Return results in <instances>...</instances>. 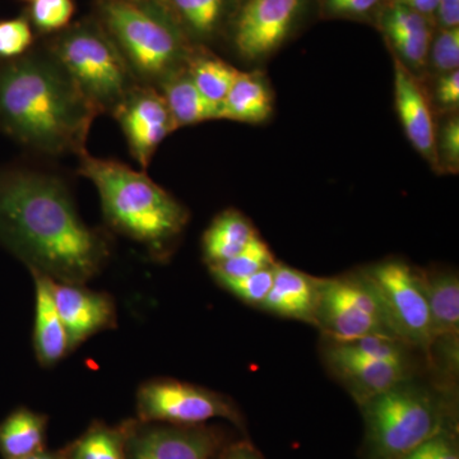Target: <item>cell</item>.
<instances>
[{
  "mask_svg": "<svg viewBox=\"0 0 459 459\" xmlns=\"http://www.w3.org/2000/svg\"><path fill=\"white\" fill-rule=\"evenodd\" d=\"M0 244L30 272L78 285L111 253L110 238L83 221L65 181L23 168L0 170Z\"/></svg>",
  "mask_w": 459,
  "mask_h": 459,
  "instance_id": "1",
  "label": "cell"
},
{
  "mask_svg": "<svg viewBox=\"0 0 459 459\" xmlns=\"http://www.w3.org/2000/svg\"><path fill=\"white\" fill-rule=\"evenodd\" d=\"M98 111L49 50L0 63V132L47 156H81Z\"/></svg>",
  "mask_w": 459,
  "mask_h": 459,
  "instance_id": "2",
  "label": "cell"
},
{
  "mask_svg": "<svg viewBox=\"0 0 459 459\" xmlns=\"http://www.w3.org/2000/svg\"><path fill=\"white\" fill-rule=\"evenodd\" d=\"M78 157V174L98 189L108 225L153 255H166L188 225V210L144 171L87 151Z\"/></svg>",
  "mask_w": 459,
  "mask_h": 459,
  "instance_id": "3",
  "label": "cell"
},
{
  "mask_svg": "<svg viewBox=\"0 0 459 459\" xmlns=\"http://www.w3.org/2000/svg\"><path fill=\"white\" fill-rule=\"evenodd\" d=\"M100 16L142 86L159 89L186 68L195 47L161 0H101Z\"/></svg>",
  "mask_w": 459,
  "mask_h": 459,
  "instance_id": "4",
  "label": "cell"
},
{
  "mask_svg": "<svg viewBox=\"0 0 459 459\" xmlns=\"http://www.w3.org/2000/svg\"><path fill=\"white\" fill-rule=\"evenodd\" d=\"M365 459H404L455 424V412L434 391L410 379L360 404Z\"/></svg>",
  "mask_w": 459,
  "mask_h": 459,
  "instance_id": "5",
  "label": "cell"
},
{
  "mask_svg": "<svg viewBox=\"0 0 459 459\" xmlns=\"http://www.w3.org/2000/svg\"><path fill=\"white\" fill-rule=\"evenodd\" d=\"M49 51L99 115L117 113L140 84L101 25L72 27Z\"/></svg>",
  "mask_w": 459,
  "mask_h": 459,
  "instance_id": "6",
  "label": "cell"
},
{
  "mask_svg": "<svg viewBox=\"0 0 459 459\" xmlns=\"http://www.w3.org/2000/svg\"><path fill=\"white\" fill-rule=\"evenodd\" d=\"M313 325L334 342H350L368 336L395 338L382 301L362 272L318 279Z\"/></svg>",
  "mask_w": 459,
  "mask_h": 459,
  "instance_id": "7",
  "label": "cell"
},
{
  "mask_svg": "<svg viewBox=\"0 0 459 459\" xmlns=\"http://www.w3.org/2000/svg\"><path fill=\"white\" fill-rule=\"evenodd\" d=\"M361 272L376 289L395 338L429 355L434 341L421 271L403 261L389 259Z\"/></svg>",
  "mask_w": 459,
  "mask_h": 459,
  "instance_id": "8",
  "label": "cell"
},
{
  "mask_svg": "<svg viewBox=\"0 0 459 459\" xmlns=\"http://www.w3.org/2000/svg\"><path fill=\"white\" fill-rule=\"evenodd\" d=\"M137 419L144 422L195 427L223 419L244 430V418L221 394L174 379H152L138 388Z\"/></svg>",
  "mask_w": 459,
  "mask_h": 459,
  "instance_id": "9",
  "label": "cell"
},
{
  "mask_svg": "<svg viewBox=\"0 0 459 459\" xmlns=\"http://www.w3.org/2000/svg\"><path fill=\"white\" fill-rule=\"evenodd\" d=\"M305 0H240L232 17V42L241 59L264 62L282 47L303 13Z\"/></svg>",
  "mask_w": 459,
  "mask_h": 459,
  "instance_id": "10",
  "label": "cell"
},
{
  "mask_svg": "<svg viewBox=\"0 0 459 459\" xmlns=\"http://www.w3.org/2000/svg\"><path fill=\"white\" fill-rule=\"evenodd\" d=\"M126 428V459H214L225 446L217 428L144 422L128 419Z\"/></svg>",
  "mask_w": 459,
  "mask_h": 459,
  "instance_id": "11",
  "label": "cell"
},
{
  "mask_svg": "<svg viewBox=\"0 0 459 459\" xmlns=\"http://www.w3.org/2000/svg\"><path fill=\"white\" fill-rule=\"evenodd\" d=\"M119 123L131 155L146 170L162 142L177 131L162 93L138 84L113 115Z\"/></svg>",
  "mask_w": 459,
  "mask_h": 459,
  "instance_id": "12",
  "label": "cell"
},
{
  "mask_svg": "<svg viewBox=\"0 0 459 459\" xmlns=\"http://www.w3.org/2000/svg\"><path fill=\"white\" fill-rule=\"evenodd\" d=\"M53 298L68 334L71 351L100 332L117 325V307L105 292L53 280Z\"/></svg>",
  "mask_w": 459,
  "mask_h": 459,
  "instance_id": "13",
  "label": "cell"
},
{
  "mask_svg": "<svg viewBox=\"0 0 459 459\" xmlns=\"http://www.w3.org/2000/svg\"><path fill=\"white\" fill-rule=\"evenodd\" d=\"M325 356L334 376L340 377L359 404L410 379L407 364L365 358L334 341L329 340Z\"/></svg>",
  "mask_w": 459,
  "mask_h": 459,
  "instance_id": "14",
  "label": "cell"
},
{
  "mask_svg": "<svg viewBox=\"0 0 459 459\" xmlns=\"http://www.w3.org/2000/svg\"><path fill=\"white\" fill-rule=\"evenodd\" d=\"M394 102L410 143L435 172V128L437 117L427 87L394 57Z\"/></svg>",
  "mask_w": 459,
  "mask_h": 459,
  "instance_id": "15",
  "label": "cell"
},
{
  "mask_svg": "<svg viewBox=\"0 0 459 459\" xmlns=\"http://www.w3.org/2000/svg\"><path fill=\"white\" fill-rule=\"evenodd\" d=\"M377 21L391 48L392 56L421 80L435 32L434 21L392 2L386 3Z\"/></svg>",
  "mask_w": 459,
  "mask_h": 459,
  "instance_id": "16",
  "label": "cell"
},
{
  "mask_svg": "<svg viewBox=\"0 0 459 459\" xmlns=\"http://www.w3.org/2000/svg\"><path fill=\"white\" fill-rule=\"evenodd\" d=\"M35 282V323L33 350L39 364L50 368L63 360L69 352L68 334L57 313L53 298V279L31 272Z\"/></svg>",
  "mask_w": 459,
  "mask_h": 459,
  "instance_id": "17",
  "label": "cell"
},
{
  "mask_svg": "<svg viewBox=\"0 0 459 459\" xmlns=\"http://www.w3.org/2000/svg\"><path fill=\"white\" fill-rule=\"evenodd\" d=\"M318 279L283 263L274 264L273 283L261 307L283 318L314 323Z\"/></svg>",
  "mask_w": 459,
  "mask_h": 459,
  "instance_id": "18",
  "label": "cell"
},
{
  "mask_svg": "<svg viewBox=\"0 0 459 459\" xmlns=\"http://www.w3.org/2000/svg\"><path fill=\"white\" fill-rule=\"evenodd\" d=\"M193 47H204L234 17L237 0H161Z\"/></svg>",
  "mask_w": 459,
  "mask_h": 459,
  "instance_id": "19",
  "label": "cell"
},
{
  "mask_svg": "<svg viewBox=\"0 0 459 459\" xmlns=\"http://www.w3.org/2000/svg\"><path fill=\"white\" fill-rule=\"evenodd\" d=\"M273 91L264 72H241L221 104V120L262 124L273 114Z\"/></svg>",
  "mask_w": 459,
  "mask_h": 459,
  "instance_id": "20",
  "label": "cell"
},
{
  "mask_svg": "<svg viewBox=\"0 0 459 459\" xmlns=\"http://www.w3.org/2000/svg\"><path fill=\"white\" fill-rule=\"evenodd\" d=\"M434 343L442 338H458L459 280L455 272L421 271Z\"/></svg>",
  "mask_w": 459,
  "mask_h": 459,
  "instance_id": "21",
  "label": "cell"
},
{
  "mask_svg": "<svg viewBox=\"0 0 459 459\" xmlns=\"http://www.w3.org/2000/svg\"><path fill=\"white\" fill-rule=\"evenodd\" d=\"M48 419L44 413L18 407L0 421V455L3 459H25L45 451Z\"/></svg>",
  "mask_w": 459,
  "mask_h": 459,
  "instance_id": "22",
  "label": "cell"
},
{
  "mask_svg": "<svg viewBox=\"0 0 459 459\" xmlns=\"http://www.w3.org/2000/svg\"><path fill=\"white\" fill-rule=\"evenodd\" d=\"M258 235L253 223L240 211L234 208L223 211L205 230L202 240L205 263L208 267H212L228 261Z\"/></svg>",
  "mask_w": 459,
  "mask_h": 459,
  "instance_id": "23",
  "label": "cell"
},
{
  "mask_svg": "<svg viewBox=\"0 0 459 459\" xmlns=\"http://www.w3.org/2000/svg\"><path fill=\"white\" fill-rule=\"evenodd\" d=\"M157 90L164 96L178 129L210 120H221V107L202 95L186 68L172 75Z\"/></svg>",
  "mask_w": 459,
  "mask_h": 459,
  "instance_id": "24",
  "label": "cell"
},
{
  "mask_svg": "<svg viewBox=\"0 0 459 459\" xmlns=\"http://www.w3.org/2000/svg\"><path fill=\"white\" fill-rule=\"evenodd\" d=\"M186 71L205 99L221 107L232 83L240 74L238 68L225 62L204 47L193 48Z\"/></svg>",
  "mask_w": 459,
  "mask_h": 459,
  "instance_id": "25",
  "label": "cell"
},
{
  "mask_svg": "<svg viewBox=\"0 0 459 459\" xmlns=\"http://www.w3.org/2000/svg\"><path fill=\"white\" fill-rule=\"evenodd\" d=\"M60 451L65 459H126L124 422L113 427L95 420Z\"/></svg>",
  "mask_w": 459,
  "mask_h": 459,
  "instance_id": "26",
  "label": "cell"
},
{
  "mask_svg": "<svg viewBox=\"0 0 459 459\" xmlns=\"http://www.w3.org/2000/svg\"><path fill=\"white\" fill-rule=\"evenodd\" d=\"M274 264H276V259L273 253L258 235L237 255L220 264L212 265L210 271L213 277L238 279V277L250 276L256 272L267 270Z\"/></svg>",
  "mask_w": 459,
  "mask_h": 459,
  "instance_id": "27",
  "label": "cell"
},
{
  "mask_svg": "<svg viewBox=\"0 0 459 459\" xmlns=\"http://www.w3.org/2000/svg\"><path fill=\"white\" fill-rule=\"evenodd\" d=\"M435 172L457 175L459 171V113L437 115L435 128Z\"/></svg>",
  "mask_w": 459,
  "mask_h": 459,
  "instance_id": "28",
  "label": "cell"
},
{
  "mask_svg": "<svg viewBox=\"0 0 459 459\" xmlns=\"http://www.w3.org/2000/svg\"><path fill=\"white\" fill-rule=\"evenodd\" d=\"M459 71V27L437 29L422 81Z\"/></svg>",
  "mask_w": 459,
  "mask_h": 459,
  "instance_id": "29",
  "label": "cell"
},
{
  "mask_svg": "<svg viewBox=\"0 0 459 459\" xmlns=\"http://www.w3.org/2000/svg\"><path fill=\"white\" fill-rule=\"evenodd\" d=\"M273 276L274 265L267 270L250 274V276L238 277V279L219 276L214 277V280L244 303L253 305V307H261L265 296L270 292Z\"/></svg>",
  "mask_w": 459,
  "mask_h": 459,
  "instance_id": "30",
  "label": "cell"
},
{
  "mask_svg": "<svg viewBox=\"0 0 459 459\" xmlns=\"http://www.w3.org/2000/svg\"><path fill=\"white\" fill-rule=\"evenodd\" d=\"M32 42V27L26 18L3 21L0 22V63L25 56Z\"/></svg>",
  "mask_w": 459,
  "mask_h": 459,
  "instance_id": "31",
  "label": "cell"
},
{
  "mask_svg": "<svg viewBox=\"0 0 459 459\" xmlns=\"http://www.w3.org/2000/svg\"><path fill=\"white\" fill-rule=\"evenodd\" d=\"M74 11V0H33L30 16L36 29L54 32L69 25Z\"/></svg>",
  "mask_w": 459,
  "mask_h": 459,
  "instance_id": "32",
  "label": "cell"
},
{
  "mask_svg": "<svg viewBox=\"0 0 459 459\" xmlns=\"http://www.w3.org/2000/svg\"><path fill=\"white\" fill-rule=\"evenodd\" d=\"M349 347L353 352L360 353L365 358L374 360L397 362V364H407L406 344L395 338L383 336H368L341 342Z\"/></svg>",
  "mask_w": 459,
  "mask_h": 459,
  "instance_id": "33",
  "label": "cell"
},
{
  "mask_svg": "<svg viewBox=\"0 0 459 459\" xmlns=\"http://www.w3.org/2000/svg\"><path fill=\"white\" fill-rule=\"evenodd\" d=\"M422 82L427 87L429 99L437 115L459 111V71Z\"/></svg>",
  "mask_w": 459,
  "mask_h": 459,
  "instance_id": "34",
  "label": "cell"
},
{
  "mask_svg": "<svg viewBox=\"0 0 459 459\" xmlns=\"http://www.w3.org/2000/svg\"><path fill=\"white\" fill-rule=\"evenodd\" d=\"M404 459H459L457 422L444 428Z\"/></svg>",
  "mask_w": 459,
  "mask_h": 459,
  "instance_id": "35",
  "label": "cell"
},
{
  "mask_svg": "<svg viewBox=\"0 0 459 459\" xmlns=\"http://www.w3.org/2000/svg\"><path fill=\"white\" fill-rule=\"evenodd\" d=\"M320 8L329 17L370 18L379 17L386 4L385 0H319Z\"/></svg>",
  "mask_w": 459,
  "mask_h": 459,
  "instance_id": "36",
  "label": "cell"
},
{
  "mask_svg": "<svg viewBox=\"0 0 459 459\" xmlns=\"http://www.w3.org/2000/svg\"><path fill=\"white\" fill-rule=\"evenodd\" d=\"M434 23L437 29L459 27V0H439Z\"/></svg>",
  "mask_w": 459,
  "mask_h": 459,
  "instance_id": "37",
  "label": "cell"
},
{
  "mask_svg": "<svg viewBox=\"0 0 459 459\" xmlns=\"http://www.w3.org/2000/svg\"><path fill=\"white\" fill-rule=\"evenodd\" d=\"M219 459H264L249 442H238L225 446Z\"/></svg>",
  "mask_w": 459,
  "mask_h": 459,
  "instance_id": "38",
  "label": "cell"
},
{
  "mask_svg": "<svg viewBox=\"0 0 459 459\" xmlns=\"http://www.w3.org/2000/svg\"><path fill=\"white\" fill-rule=\"evenodd\" d=\"M388 2L404 5V7L412 9V11L418 12L422 16L431 18L433 21L437 5H439V0H388Z\"/></svg>",
  "mask_w": 459,
  "mask_h": 459,
  "instance_id": "39",
  "label": "cell"
},
{
  "mask_svg": "<svg viewBox=\"0 0 459 459\" xmlns=\"http://www.w3.org/2000/svg\"><path fill=\"white\" fill-rule=\"evenodd\" d=\"M25 459H65L62 455V451H49V449H45V451H41L36 453V455H30Z\"/></svg>",
  "mask_w": 459,
  "mask_h": 459,
  "instance_id": "40",
  "label": "cell"
},
{
  "mask_svg": "<svg viewBox=\"0 0 459 459\" xmlns=\"http://www.w3.org/2000/svg\"><path fill=\"white\" fill-rule=\"evenodd\" d=\"M219 455H220V453H219ZM214 459H219V455H217V457H216V458H214Z\"/></svg>",
  "mask_w": 459,
  "mask_h": 459,
  "instance_id": "41",
  "label": "cell"
},
{
  "mask_svg": "<svg viewBox=\"0 0 459 459\" xmlns=\"http://www.w3.org/2000/svg\"><path fill=\"white\" fill-rule=\"evenodd\" d=\"M30 2H33V0H30Z\"/></svg>",
  "mask_w": 459,
  "mask_h": 459,
  "instance_id": "42",
  "label": "cell"
}]
</instances>
